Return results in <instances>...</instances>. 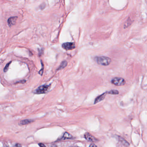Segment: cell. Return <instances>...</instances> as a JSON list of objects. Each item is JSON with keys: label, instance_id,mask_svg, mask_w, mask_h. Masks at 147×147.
Returning a JSON list of instances; mask_svg holds the SVG:
<instances>
[{"label": "cell", "instance_id": "1", "mask_svg": "<svg viewBox=\"0 0 147 147\" xmlns=\"http://www.w3.org/2000/svg\"><path fill=\"white\" fill-rule=\"evenodd\" d=\"M95 60L98 64L103 66H108L111 62V59L110 58L104 56L95 57Z\"/></svg>", "mask_w": 147, "mask_h": 147}, {"label": "cell", "instance_id": "2", "mask_svg": "<svg viewBox=\"0 0 147 147\" xmlns=\"http://www.w3.org/2000/svg\"><path fill=\"white\" fill-rule=\"evenodd\" d=\"M51 85L44 84L38 87L34 91V93L37 94H41L47 93L50 89Z\"/></svg>", "mask_w": 147, "mask_h": 147}, {"label": "cell", "instance_id": "3", "mask_svg": "<svg viewBox=\"0 0 147 147\" xmlns=\"http://www.w3.org/2000/svg\"><path fill=\"white\" fill-rule=\"evenodd\" d=\"M111 82L113 84L117 86H122L126 84V81L121 77H115L112 79Z\"/></svg>", "mask_w": 147, "mask_h": 147}, {"label": "cell", "instance_id": "4", "mask_svg": "<svg viewBox=\"0 0 147 147\" xmlns=\"http://www.w3.org/2000/svg\"><path fill=\"white\" fill-rule=\"evenodd\" d=\"M62 47L65 50H73L75 48V45L74 43L72 42H67L63 44Z\"/></svg>", "mask_w": 147, "mask_h": 147}, {"label": "cell", "instance_id": "5", "mask_svg": "<svg viewBox=\"0 0 147 147\" xmlns=\"http://www.w3.org/2000/svg\"><path fill=\"white\" fill-rule=\"evenodd\" d=\"M85 137L86 140L90 142H95L97 141V139L94 136L90 134L89 133H86L85 134Z\"/></svg>", "mask_w": 147, "mask_h": 147}, {"label": "cell", "instance_id": "6", "mask_svg": "<svg viewBox=\"0 0 147 147\" xmlns=\"http://www.w3.org/2000/svg\"><path fill=\"white\" fill-rule=\"evenodd\" d=\"M107 92H106L105 93H103L102 95H99V96L96 97V98L95 99V101H94V104H96L98 102H100L101 101L104 100L105 97V95H106V94H107Z\"/></svg>", "mask_w": 147, "mask_h": 147}, {"label": "cell", "instance_id": "7", "mask_svg": "<svg viewBox=\"0 0 147 147\" xmlns=\"http://www.w3.org/2000/svg\"><path fill=\"white\" fill-rule=\"evenodd\" d=\"M17 19V17L15 16V17H12L11 18H9L8 20V25L10 26H12L13 25H14L16 23V20Z\"/></svg>", "mask_w": 147, "mask_h": 147}, {"label": "cell", "instance_id": "8", "mask_svg": "<svg viewBox=\"0 0 147 147\" xmlns=\"http://www.w3.org/2000/svg\"><path fill=\"white\" fill-rule=\"evenodd\" d=\"M67 65V62L66 61H63L61 63V64L60 65L59 67L58 68L57 70H60L62 69H63L64 68H65V67Z\"/></svg>", "mask_w": 147, "mask_h": 147}, {"label": "cell", "instance_id": "9", "mask_svg": "<svg viewBox=\"0 0 147 147\" xmlns=\"http://www.w3.org/2000/svg\"><path fill=\"white\" fill-rule=\"evenodd\" d=\"M119 138H120V142H121V143L124 146H125L126 147H128V146H129V143L127 141H126V140H125L124 138H122L121 137H119Z\"/></svg>", "mask_w": 147, "mask_h": 147}, {"label": "cell", "instance_id": "10", "mask_svg": "<svg viewBox=\"0 0 147 147\" xmlns=\"http://www.w3.org/2000/svg\"><path fill=\"white\" fill-rule=\"evenodd\" d=\"M32 121V120H22L20 122V125H25V124H27L31 123Z\"/></svg>", "mask_w": 147, "mask_h": 147}, {"label": "cell", "instance_id": "11", "mask_svg": "<svg viewBox=\"0 0 147 147\" xmlns=\"http://www.w3.org/2000/svg\"><path fill=\"white\" fill-rule=\"evenodd\" d=\"M107 93L111 95H118L119 94V92L117 90H111L109 92H107Z\"/></svg>", "mask_w": 147, "mask_h": 147}, {"label": "cell", "instance_id": "12", "mask_svg": "<svg viewBox=\"0 0 147 147\" xmlns=\"http://www.w3.org/2000/svg\"><path fill=\"white\" fill-rule=\"evenodd\" d=\"M72 138V136L68 133H65V134L64 135V136L63 137V139H66V138L68 139V138Z\"/></svg>", "mask_w": 147, "mask_h": 147}, {"label": "cell", "instance_id": "13", "mask_svg": "<svg viewBox=\"0 0 147 147\" xmlns=\"http://www.w3.org/2000/svg\"><path fill=\"white\" fill-rule=\"evenodd\" d=\"M10 63H11V62L8 63L7 64V65H6V66L5 67V68H4V72H7V70H8V68H9V65H10Z\"/></svg>", "mask_w": 147, "mask_h": 147}, {"label": "cell", "instance_id": "14", "mask_svg": "<svg viewBox=\"0 0 147 147\" xmlns=\"http://www.w3.org/2000/svg\"><path fill=\"white\" fill-rule=\"evenodd\" d=\"M42 68H41V70L40 71V72H39V73L40 74H41V75H42V74H43V63H42Z\"/></svg>", "mask_w": 147, "mask_h": 147}, {"label": "cell", "instance_id": "15", "mask_svg": "<svg viewBox=\"0 0 147 147\" xmlns=\"http://www.w3.org/2000/svg\"><path fill=\"white\" fill-rule=\"evenodd\" d=\"M39 145L40 146V147H46L45 146V145L43 144L42 143H40L39 144Z\"/></svg>", "mask_w": 147, "mask_h": 147}, {"label": "cell", "instance_id": "16", "mask_svg": "<svg viewBox=\"0 0 147 147\" xmlns=\"http://www.w3.org/2000/svg\"><path fill=\"white\" fill-rule=\"evenodd\" d=\"M96 147V146L95 145H94V144H92L91 145H90V147Z\"/></svg>", "mask_w": 147, "mask_h": 147}, {"label": "cell", "instance_id": "17", "mask_svg": "<svg viewBox=\"0 0 147 147\" xmlns=\"http://www.w3.org/2000/svg\"><path fill=\"white\" fill-rule=\"evenodd\" d=\"M14 147H21V146L20 145V144H16V145Z\"/></svg>", "mask_w": 147, "mask_h": 147}, {"label": "cell", "instance_id": "18", "mask_svg": "<svg viewBox=\"0 0 147 147\" xmlns=\"http://www.w3.org/2000/svg\"></svg>", "mask_w": 147, "mask_h": 147}]
</instances>
